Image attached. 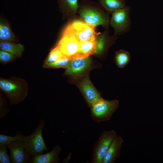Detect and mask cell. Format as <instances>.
Instances as JSON below:
<instances>
[{
    "instance_id": "26",
    "label": "cell",
    "mask_w": 163,
    "mask_h": 163,
    "mask_svg": "<svg viewBox=\"0 0 163 163\" xmlns=\"http://www.w3.org/2000/svg\"><path fill=\"white\" fill-rule=\"evenodd\" d=\"M0 118H3L9 112V109L4 97L0 95Z\"/></svg>"
},
{
    "instance_id": "15",
    "label": "cell",
    "mask_w": 163,
    "mask_h": 163,
    "mask_svg": "<svg viewBox=\"0 0 163 163\" xmlns=\"http://www.w3.org/2000/svg\"><path fill=\"white\" fill-rule=\"evenodd\" d=\"M0 49L7 51L19 58L22 56L24 50L23 45L14 42L0 41Z\"/></svg>"
},
{
    "instance_id": "1",
    "label": "cell",
    "mask_w": 163,
    "mask_h": 163,
    "mask_svg": "<svg viewBox=\"0 0 163 163\" xmlns=\"http://www.w3.org/2000/svg\"><path fill=\"white\" fill-rule=\"evenodd\" d=\"M1 90L11 105H16L23 101L28 92V85L23 79L16 77L8 78H0Z\"/></svg>"
},
{
    "instance_id": "11",
    "label": "cell",
    "mask_w": 163,
    "mask_h": 163,
    "mask_svg": "<svg viewBox=\"0 0 163 163\" xmlns=\"http://www.w3.org/2000/svg\"><path fill=\"white\" fill-rule=\"evenodd\" d=\"M91 59L89 57L71 59L65 74L77 77L81 75L90 66Z\"/></svg>"
},
{
    "instance_id": "4",
    "label": "cell",
    "mask_w": 163,
    "mask_h": 163,
    "mask_svg": "<svg viewBox=\"0 0 163 163\" xmlns=\"http://www.w3.org/2000/svg\"><path fill=\"white\" fill-rule=\"evenodd\" d=\"M119 107L117 100H108L101 97L95 101L90 107L91 117L98 123L109 121Z\"/></svg>"
},
{
    "instance_id": "5",
    "label": "cell",
    "mask_w": 163,
    "mask_h": 163,
    "mask_svg": "<svg viewBox=\"0 0 163 163\" xmlns=\"http://www.w3.org/2000/svg\"><path fill=\"white\" fill-rule=\"evenodd\" d=\"M80 42L68 25L56 46L63 55L75 59L79 52Z\"/></svg>"
},
{
    "instance_id": "25",
    "label": "cell",
    "mask_w": 163,
    "mask_h": 163,
    "mask_svg": "<svg viewBox=\"0 0 163 163\" xmlns=\"http://www.w3.org/2000/svg\"><path fill=\"white\" fill-rule=\"evenodd\" d=\"M6 145L0 143V163H11L10 156L7 151Z\"/></svg>"
},
{
    "instance_id": "10",
    "label": "cell",
    "mask_w": 163,
    "mask_h": 163,
    "mask_svg": "<svg viewBox=\"0 0 163 163\" xmlns=\"http://www.w3.org/2000/svg\"><path fill=\"white\" fill-rule=\"evenodd\" d=\"M78 86L90 107L95 101L101 97L100 93L90 81L88 75L79 81Z\"/></svg>"
},
{
    "instance_id": "12",
    "label": "cell",
    "mask_w": 163,
    "mask_h": 163,
    "mask_svg": "<svg viewBox=\"0 0 163 163\" xmlns=\"http://www.w3.org/2000/svg\"><path fill=\"white\" fill-rule=\"evenodd\" d=\"M123 142L122 137L117 135L106 152L102 163H115L120 157Z\"/></svg>"
},
{
    "instance_id": "14",
    "label": "cell",
    "mask_w": 163,
    "mask_h": 163,
    "mask_svg": "<svg viewBox=\"0 0 163 163\" xmlns=\"http://www.w3.org/2000/svg\"><path fill=\"white\" fill-rule=\"evenodd\" d=\"M115 37H109L108 33L105 31L102 34L101 33L97 36L96 37V48L94 54L100 55L107 49L109 46L114 41Z\"/></svg>"
},
{
    "instance_id": "22",
    "label": "cell",
    "mask_w": 163,
    "mask_h": 163,
    "mask_svg": "<svg viewBox=\"0 0 163 163\" xmlns=\"http://www.w3.org/2000/svg\"><path fill=\"white\" fill-rule=\"evenodd\" d=\"M25 136L20 131H17L14 136L0 134V143L6 145L17 140L23 141Z\"/></svg>"
},
{
    "instance_id": "3",
    "label": "cell",
    "mask_w": 163,
    "mask_h": 163,
    "mask_svg": "<svg viewBox=\"0 0 163 163\" xmlns=\"http://www.w3.org/2000/svg\"><path fill=\"white\" fill-rule=\"evenodd\" d=\"M45 121L40 119L34 131L28 136H25L23 142L25 149L31 157L44 153L47 151L48 148L43 136Z\"/></svg>"
},
{
    "instance_id": "8",
    "label": "cell",
    "mask_w": 163,
    "mask_h": 163,
    "mask_svg": "<svg viewBox=\"0 0 163 163\" xmlns=\"http://www.w3.org/2000/svg\"><path fill=\"white\" fill-rule=\"evenodd\" d=\"M69 25L80 43L95 39L101 33L95 32V27L80 20L73 21Z\"/></svg>"
},
{
    "instance_id": "21",
    "label": "cell",
    "mask_w": 163,
    "mask_h": 163,
    "mask_svg": "<svg viewBox=\"0 0 163 163\" xmlns=\"http://www.w3.org/2000/svg\"><path fill=\"white\" fill-rule=\"evenodd\" d=\"M71 59L64 56L54 62L44 63L43 66L46 68H63L66 69L68 66Z\"/></svg>"
},
{
    "instance_id": "18",
    "label": "cell",
    "mask_w": 163,
    "mask_h": 163,
    "mask_svg": "<svg viewBox=\"0 0 163 163\" xmlns=\"http://www.w3.org/2000/svg\"><path fill=\"white\" fill-rule=\"evenodd\" d=\"M99 4L107 12L114 11L126 6V0H98Z\"/></svg>"
},
{
    "instance_id": "19",
    "label": "cell",
    "mask_w": 163,
    "mask_h": 163,
    "mask_svg": "<svg viewBox=\"0 0 163 163\" xmlns=\"http://www.w3.org/2000/svg\"><path fill=\"white\" fill-rule=\"evenodd\" d=\"M59 8L65 13L73 14L79 10L78 0H57Z\"/></svg>"
},
{
    "instance_id": "2",
    "label": "cell",
    "mask_w": 163,
    "mask_h": 163,
    "mask_svg": "<svg viewBox=\"0 0 163 163\" xmlns=\"http://www.w3.org/2000/svg\"><path fill=\"white\" fill-rule=\"evenodd\" d=\"M80 6L78 13L85 22L94 27L102 25L107 28L109 23L108 14L100 9L101 5L88 0Z\"/></svg>"
},
{
    "instance_id": "13",
    "label": "cell",
    "mask_w": 163,
    "mask_h": 163,
    "mask_svg": "<svg viewBox=\"0 0 163 163\" xmlns=\"http://www.w3.org/2000/svg\"><path fill=\"white\" fill-rule=\"evenodd\" d=\"M62 147L55 145L50 152L34 157H31L29 163H58L59 162L60 153Z\"/></svg>"
},
{
    "instance_id": "7",
    "label": "cell",
    "mask_w": 163,
    "mask_h": 163,
    "mask_svg": "<svg viewBox=\"0 0 163 163\" xmlns=\"http://www.w3.org/2000/svg\"><path fill=\"white\" fill-rule=\"evenodd\" d=\"M117 135L114 130H104L94 143L91 155V163H102L105 154Z\"/></svg>"
},
{
    "instance_id": "20",
    "label": "cell",
    "mask_w": 163,
    "mask_h": 163,
    "mask_svg": "<svg viewBox=\"0 0 163 163\" xmlns=\"http://www.w3.org/2000/svg\"><path fill=\"white\" fill-rule=\"evenodd\" d=\"M114 59L117 66L122 69L125 67L130 61V54L128 51L120 49L115 53Z\"/></svg>"
},
{
    "instance_id": "6",
    "label": "cell",
    "mask_w": 163,
    "mask_h": 163,
    "mask_svg": "<svg viewBox=\"0 0 163 163\" xmlns=\"http://www.w3.org/2000/svg\"><path fill=\"white\" fill-rule=\"evenodd\" d=\"M131 8L126 5L112 13L110 21V26L115 31V35H120L129 32L131 27L130 17Z\"/></svg>"
},
{
    "instance_id": "17",
    "label": "cell",
    "mask_w": 163,
    "mask_h": 163,
    "mask_svg": "<svg viewBox=\"0 0 163 163\" xmlns=\"http://www.w3.org/2000/svg\"><path fill=\"white\" fill-rule=\"evenodd\" d=\"M95 39L80 43L79 51L75 58L88 57L94 54L96 45Z\"/></svg>"
},
{
    "instance_id": "16",
    "label": "cell",
    "mask_w": 163,
    "mask_h": 163,
    "mask_svg": "<svg viewBox=\"0 0 163 163\" xmlns=\"http://www.w3.org/2000/svg\"><path fill=\"white\" fill-rule=\"evenodd\" d=\"M0 40L12 42L17 41V37L8 23L2 18H1L0 20Z\"/></svg>"
},
{
    "instance_id": "23",
    "label": "cell",
    "mask_w": 163,
    "mask_h": 163,
    "mask_svg": "<svg viewBox=\"0 0 163 163\" xmlns=\"http://www.w3.org/2000/svg\"><path fill=\"white\" fill-rule=\"evenodd\" d=\"M64 56L58 47L56 46L50 52L44 63L54 62Z\"/></svg>"
},
{
    "instance_id": "9",
    "label": "cell",
    "mask_w": 163,
    "mask_h": 163,
    "mask_svg": "<svg viewBox=\"0 0 163 163\" xmlns=\"http://www.w3.org/2000/svg\"><path fill=\"white\" fill-rule=\"evenodd\" d=\"M10 150L11 163L29 162L31 156L26 150L22 140H17L6 145Z\"/></svg>"
},
{
    "instance_id": "24",
    "label": "cell",
    "mask_w": 163,
    "mask_h": 163,
    "mask_svg": "<svg viewBox=\"0 0 163 163\" xmlns=\"http://www.w3.org/2000/svg\"><path fill=\"white\" fill-rule=\"evenodd\" d=\"M17 57L12 54L0 49V61L1 63L5 64L12 62Z\"/></svg>"
}]
</instances>
